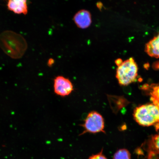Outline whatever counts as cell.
Wrapping results in <instances>:
<instances>
[{
  "mask_svg": "<svg viewBox=\"0 0 159 159\" xmlns=\"http://www.w3.org/2000/svg\"><path fill=\"white\" fill-rule=\"evenodd\" d=\"M0 47L6 54L13 59L22 57L27 47L26 41L21 35L10 31L0 35Z\"/></svg>",
  "mask_w": 159,
  "mask_h": 159,
  "instance_id": "obj_1",
  "label": "cell"
},
{
  "mask_svg": "<svg viewBox=\"0 0 159 159\" xmlns=\"http://www.w3.org/2000/svg\"><path fill=\"white\" fill-rule=\"evenodd\" d=\"M152 103L137 107L134 113V119L143 126H154L159 129V101L151 99Z\"/></svg>",
  "mask_w": 159,
  "mask_h": 159,
  "instance_id": "obj_2",
  "label": "cell"
},
{
  "mask_svg": "<svg viewBox=\"0 0 159 159\" xmlns=\"http://www.w3.org/2000/svg\"><path fill=\"white\" fill-rule=\"evenodd\" d=\"M138 67L132 57L123 61L116 70V77L119 84L127 85L136 81Z\"/></svg>",
  "mask_w": 159,
  "mask_h": 159,
  "instance_id": "obj_3",
  "label": "cell"
},
{
  "mask_svg": "<svg viewBox=\"0 0 159 159\" xmlns=\"http://www.w3.org/2000/svg\"><path fill=\"white\" fill-rule=\"evenodd\" d=\"M84 131L81 134L86 133L95 134L105 133L104 118L100 113L95 111L89 112L82 125Z\"/></svg>",
  "mask_w": 159,
  "mask_h": 159,
  "instance_id": "obj_4",
  "label": "cell"
},
{
  "mask_svg": "<svg viewBox=\"0 0 159 159\" xmlns=\"http://www.w3.org/2000/svg\"><path fill=\"white\" fill-rule=\"evenodd\" d=\"M53 89L55 94L61 97L68 96L74 90L71 81L68 79L60 75L54 79Z\"/></svg>",
  "mask_w": 159,
  "mask_h": 159,
  "instance_id": "obj_5",
  "label": "cell"
},
{
  "mask_svg": "<svg viewBox=\"0 0 159 159\" xmlns=\"http://www.w3.org/2000/svg\"><path fill=\"white\" fill-rule=\"evenodd\" d=\"M73 19L77 26L81 29L88 27L92 22L91 14L87 10L82 9L75 14Z\"/></svg>",
  "mask_w": 159,
  "mask_h": 159,
  "instance_id": "obj_6",
  "label": "cell"
},
{
  "mask_svg": "<svg viewBox=\"0 0 159 159\" xmlns=\"http://www.w3.org/2000/svg\"><path fill=\"white\" fill-rule=\"evenodd\" d=\"M7 7L10 11L16 14H27L28 7L27 1L25 0H10L7 3Z\"/></svg>",
  "mask_w": 159,
  "mask_h": 159,
  "instance_id": "obj_7",
  "label": "cell"
},
{
  "mask_svg": "<svg viewBox=\"0 0 159 159\" xmlns=\"http://www.w3.org/2000/svg\"><path fill=\"white\" fill-rule=\"evenodd\" d=\"M145 51L150 57H159V33L157 36L147 43Z\"/></svg>",
  "mask_w": 159,
  "mask_h": 159,
  "instance_id": "obj_8",
  "label": "cell"
},
{
  "mask_svg": "<svg viewBox=\"0 0 159 159\" xmlns=\"http://www.w3.org/2000/svg\"><path fill=\"white\" fill-rule=\"evenodd\" d=\"M148 149L150 156L159 154V133L152 136L149 141Z\"/></svg>",
  "mask_w": 159,
  "mask_h": 159,
  "instance_id": "obj_9",
  "label": "cell"
},
{
  "mask_svg": "<svg viewBox=\"0 0 159 159\" xmlns=\"http://www.w3.org/2000/svg\"><path fill=\"white\" fill-rule=\"evenodd\" d=\"M131 155L126 149H121L117 151L114 154L113 159H130Z\"/></svg>",
  "mask_w": 159,
  "mask_h": 159,
  "instance_id": "obj_10",
  "label": "cell"
},
{
  "mask_svg": "<svg viewBox=\"0 0 159 159\" xmlns=\"http://www.w3.org/2000/svg\"><path fill=\"white\" fill-rule=\"evenodd\" d=\"M150 87L152 89L150 92L151 99L159 101V83L152 84Z\"/></svg>",
  "mask_w": 159,
  "mask_h": 159,
  "instance_id": "obj_11",
  "label": "cell"
},
{
  "mask_svg": "<svg viewBox=\"0 0 159 159\" xmlns=\"http://www.w3.org/2000/svg\"><path fill=\"white\" fill-rule=\"evenodd\" d=\"M98 159H108L105 155L103 153V150H101V152L96 154Z\"/></svg>",
  "mask_w": 159,
  "mask_h": 159,
  "instance_id": "obj_12",
  "label": "cell"
},
{
  "mask_svg": "<svg viewBox=\"0 0 159 159\" xmlns=\"http://www.w3.org/2000/svg\"><path fill=\"white\" fill-rule=\"evenodd\" d=\"M54 62V59L52 58L50 59L48 61V65L49 66H51L53 64Z\"/></svg>",
  "mask_w": 159,
  "mask_h": 159,
  "instance_id": "obj_13",
  "label": "cell"
},
{
  "mask_svg": "<svg viewBox=\"0 0 159 159\" xmlns=\"http://www.w3.org/2000/svg\"><path fill=\"white\" fill-rule=\"evenodd\" d=\"M115 62L116 65L118 66H119V65L122 64V63L123 62V61L122 59H116V60L115 61Z\"/></svg>",
  "mask_w": 159,
  "mask_h": 159,
  "instance_id": "obj_14",
  "label": "cell"
},
{
  "mask_svg": "<svg viewBox=\"0 0 159 159\" xmlns=\"http://www.w3.org/2000/svg\"><path fill=\"white\" fill-rule=\"evenodd\" d=\"M88 159H98L97 158V154H94L89 157Z\"/></svg>",
  "mask_w": 159,
  "mask_h": 159,
  "instance_id": "obj_15",
  "label": "cell"
},
{
  "mask_svg": "<svg viewBox=\"0 0 159 159\" xmlns=\"http://www.w3.org/2000/svg\"><path fill=\"white\" fill-rule=\"evenodd\" d=\"M103 4L102 3L100 2H98L97 3V7L99 9H101L102 8V7Z\"/></svg>",
  "mask_w": 159,
  "mask_h": 159,
  "instance_id": "obj_16",
  "label": "cell"
}]
</instances>
